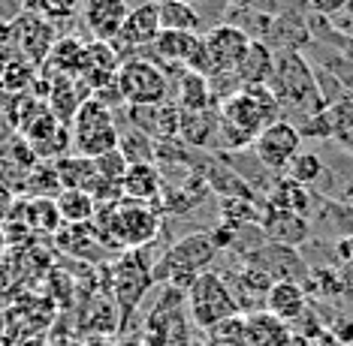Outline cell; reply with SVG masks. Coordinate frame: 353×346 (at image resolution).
Masks as SVG:
<instances>
[{
    "label": "cell",
    "instance_id": "cell-21",
    "mask_svg": "<svg viewBox=\"0 0 353 346\" xmlns=\"http://www.w3.org/2000/svg\"><path fill=\"white\" fill-rule=\"evenodd\" d=\"M272 72H275V52L263 43V39H251L242 63L236 69L239 85H269Z\"/></svg>",
    "mask_w": 353,
    "mask_h": 346
},
{
    "label": "cell",
    "instance_id": "cell-18",
    "mask_svg": "<svg viewBox=\"0 0 353 346\" xmlns=\"http://www.w3.org/2000/svg\"><path fill=\"white\" fill-rule=\"evenodd\" d=\"M121 187H124V199L154 205V202H160V196H163L166 184H163V175H160L157 163H130Z\"/></svg>",
    "mask_w": 353,
    "mask_h": 346
},
{
    "label": "cell",
    "instance_id": "cell-8",
    "mask_svg": "<svg viewBox=\"0 0 353 346\" xmlns=\"http://www.w3.org/2000/svg\"><path fill=\"white\" fill-rule=\"evenodd\" d=\"M203 43L208 63H212V76H236L239 63H242L248 45H251V36L236 24H218L203 36Z\"/></svg>",
    "mask_w": 353,
    "mask_h": 346
},
{
    "label": "cell",
    "instance_id": "cell-2",
    "mask_svg": "<svg viewBox=\"0 0 353 346\" xmlns=\"http://www.w3.org/2000/svg\"><path fill=\"white\" fill-rule=\"evenodd\" d=\"M269 87H272V94L278 96L281 111L293 115V124L317 115V111L326 106L323 96L317 91L314 69H311L308 58H305L302 52H296V48L275 58V72H272V78H269Z\"/></svg>",
    "mask_w": 353,
    "mask_h": 346
},
{
    "label": "cell",
    "instance_id": "cell-37",
    "mask_svg": "<svg viewBox=\"0 0 353 346\" xmlns=\"http://www.w3.org/2000/svg\"><path fill=\"white\" fill-rule=\"evenodd\" d=\"M15 199H19V193L12 187H6V184H0V223L10 220L12 208H15Z\"/></svg>",
    "mask_w": 353,
    "mask_h": 346
},
{
    "label": "cell",
    "instance_id": "cell-45",
    "mask_svg": "<svg viewBox=\"0 0 353 346\" xmlns=\"http://www.w3.org/2000/svg\"><path fill=\"white\" fill-rule=\"evenodd\" d=\"M0 43H3V24H0Z\"/></svg>",
    "mask_w": 353,
    "mask_h": 346
},
{
    "label": "cell",
    "instance_id": "cell-4",
    "mask_svg": "<svg viewBox=\"0 0 353 346\" xmlns=\"http://www.w3.org/2000/svg\"><path fill=\"white\" fill-rule=\"evenodd\" d=\"M115 87L124 106H163L170 96V78L163 67H157L142 54H130L121 61L115 72Z\"/></svg>",
    "mask_w": 353,
    "mask_h": 346
},
{
    "label": "cell",
    "instance_id": "cell-35",
    "mask_svg": "<svg viewBox=\"0 0 353 346\" xmlns=\"http://www.w3.org/2000/svg\"><path fill=\"white\" fill-rule=\"evenodd\" d=\"M94 169H97L100 178L121 184V181H124V175H127V169H130V163H127V157L115 148V151H109V154H103V157L94 160Z\"/></svg>",
    "mask_w": 353,
    "mask_h": 346
},
{
    "label": "cell",
    "instance_id": "cell-6",
    "mask_svg": "<svg viewBox=\"0 0 353 346\" xmlns=\"http://www.w3.org/2000/svg\"><path fill=\"white\" fill-rule=\"evenodd\" d=\"M3 39H10V43L19 48L21 58L43 67L58 34H54V24L46 19V15L21 12V15H15L10 24H3Z\"/></svg>",
    "mask_w": 353,
    "mask_h": 346
},
{
    "label": "cell",
    "instance_id": "cell-33",
    "mask_svg": "<svg viewBox=\"0 0 353 346\" xmlns=\"http://www.w3.org/2000/svg\"><path fill=\"white\" fill-rule=\"evenodd\" d=\"M118 151L127 157V163H154L157 160V144L145 133H127L118 136Z\"/></svg>",
    "mask_w": 353,
    "mask_h": 346
},
{
    "label": "cell",
    "instance_id": "cell-15",
    "mask_svg": "<svg viewBox=\"0 0 353 346\" xmlns=\"http://www.w3.org/2000/svg\"><path fill=\"white\" fill-rule=\"evenodd\" d=\"M260 232L266 235L272 244H281V247H299L305 244L308 238V220L296 211H284V208H272L266 205V211L260 217Z\"/></svg>",
    "mask_w": 353,
    "mask_h": 346
},
{
    "label": "cell",
    "instance_id": "cell-29",
    "mask_svg": "<svg viewBox=\"0 0 353 346\" xmlns=\"http://www.w3.org/2000/svg\"><path fill=\"white\" fill-rule=\"evenodd\" d=\"M311 193L305 184H296L293 178H281L278 184L269 187V205L272 208H284V211H296V214H308L311 208Z\"/></svg>",
    "mask_w": 353,
    "mask_h": 346
},
{
    "label": "cell",
    "instance_id": "cell-39",
    "mask_svg": "<svg viewBox=\"0 0 353 346\" xmlns=\"http://www.w3.org/2000/svg\"><path fill=\"white\" fill-rule=\"evenodd\" d=\"M335 256H339L341 262H353V232H347V235H341L335 241Z\"/></svg>",
    "mask_w": 353,
    "mask_h": 346
},
{
    "label": "cell",
    "instance_id": "cell-41",
    "mask_svg": "<svg viewBox=\"0 0 353 346\" xmlns=\"http://www.w3.org/2000/svg\"><path fill=\"white\" fill-rule=\"evenodd\" d=\"M335 144H339L344 154H350V157H353V127H350V130H344L339 139H335Z\"/></svg>",
    "mask_w": 353,
    "mask_h": 346
},
{
    "label": "cell",
    "instance_id": "cell-17",
    "mask_svg": "<svg viewBox=\"0 0 353 346\" xmlns=\"http://www.w3.org/2000/svg\"><path fill=\"white\" fill-rule=\"evenodd\" d=\"M266 310L272 316L284 319V323H299L308 310V295H305V286L296 283V280H275L266 295Z\"/></svg>",
    "mask_w": 353,
    "mask_h": 346
},
{
    "label": "cell",
    "instance_id": "cell-24",
    "mask_svg": "<svg viewBox=\"0 0 353 346\" xmlns=\"http://www.w3.org/2000/svg\"><path fill=\"white\" fill-rule=\"evenodd\" d=\"M112 127H115L112 109H109V106H103L97 96H88L82 106H79L76 118H73V124H70V133H73V139H85V136L112 130Z\"/></svg>",
    "mask_w": 353,
    "mask_h": 346
},
{
    "label": "cell",
    "instance_id": "cell-34",
    "mask_svg": "<svg viewBox=\"0 0 353 346\" xmlns=\"http://www.w3.org/2000/svg\"><path fill=\"white\" fill-rule=\"evenodd\" d=\"M323 160L317 154H311V151H299L296 160L290 166H287V178H293L296 184H305V187H311V184H317L323 178Z\"/></svg>",
    "mask_w": 353,
    "mask_h": 346
},
{
    "label": "cell",
    "instance_id": "cell-12",
    "mask_svg": "<svg viewBox=\"0 0 353 346\" xmlns=\"http://www.w3.org/2000/svg\"><path fill=\"white\" fill-rule=\"evenodd\" d=\"M227 283H230L232 299H236V304H239V313H254V310L266 307V295H269V289H272L275 280H272V274H266L263 268L245 262Z\"/></svg>",
    "mask_w": 353,
    "mask_h": 346
},
{
    "label": "cell",
    "instance_id": "cell-7",
    "mask_svg": "<svg viewBox=\"0 0 353 346\" xmlns=\"http://www.w3.org/2000/svg\"><path fill=\"white\" fill-rule=\"evenodd\" d=\"M251 148L263 169H269V172H287V166L302 151V133L293 120L281 118L275 124H269L266 130H260Z\"/></svg>",
    "mask_w": 353,
    "mask_h": 346
},
{
    "label": "cell",
    "instance_id": "cell-3",
    "mask_svg": "<svg viewBox=\"0 0 353 346\" xmlns=\"http://www.w3.org/2000/svg\"><path fill=\"white\" fill-rule=\"evenodd\" d=\"M218 256L221 250L212 241V232H194V235L175 241L170 250L163 253V259L151 268V274H154L157 283H166L172 289L188 292V286L203 271H208V265L218 259Z\"/></svg>",
    "mask_w": 353,
    "mask_h": 346
},
{
    "label": "cell",
    "instance_id": "cell-32",
    "mask_svg": "<svg viewBox=\"0 0 353 346\" xmlns=\"http://www.w3.org/2000/svg\"><path fill=\"white\" fill-rule=\"evenodd\" d=\"M160 10V30H184L196 34L199 30V12L194 3H157Z\"/></svg>",
    "mask_w": 353,
    "mask_h": 346
},
{
    "label": "cell",
    "instance_id": "cell-13",
    "mask_svg": "<svg viewBox=\"0 0 353 346\" xmlns=\"http://www.w3.org/2000/svg\"><path fill=\"white\" fill-rule=\"evenodd\" d=\"M127 15H130V0H88L85 3V24L100 43H115Z\"/></svg>",
    "mask_w": 353,
    "mask_h": 346
},
{
    "label": "cell",
    "instance_id": "cell-38",
    "mask_svg": "<svg viewBox=\"0 0 353 346\" xmlns=\"http://www.w3.org/2000/svg\"><path fill=\"white\" fill-rule=\"evenodd\" d=\"M46 15H73L79 0H43Z\"/></svg>",
    "mask_w": 353,
    "mask_h": 346
},
{
    "label": "cell",
    "instance_id": "cell-10",
    "mask_svg": "<svg viewBox=\"0 0 353 346\" xmlns=\"http://www.w3.org/2000/svg\"><path fill=\"white\" fill-rule=\"evenodd\" d=\"M151 283H154V274H151L148 262L142 259V250H127L121 262L115 265V299L121 304L124 316L130 313L133 304H139Z\"/></svg>",
    "mask_w": 353,
    "mask_h": 346
},
{
    "label": "cell",
    "instance_id": "cell-25",
    "mask_svg": "<svg viewBox=\"0 0 353 346\" xmlns=\"http://www.w3.org/2000/svg\"><path fill=\"white\" fill-rule=\"evenodd\" d=\"M54 205L61 211V220L67 226H82V223H91L94 214H97V202L91 199L88 190H61L54 196Z\"/></svg>",
    "mask_w": 353,
    "mask_h": 346
},
{
    "label": "cell",
    "instance_id": "cell-36",
    "mask_svg": "<svg viewBox=\"0 0 353 346\" xmlns=\"http://www.w3.org/2000/svg\"><path fill=\"white\" fill-rule=\"evenodd\" d=\"M311 12L314 15H323V19H332V15H339L341 10H347L350 0H308Z\"/></svg>",
    "mask_w": 353,
    "mask_h": 346
},
{
    "label": "cell",
    "instance_id": "cell-9",
    "mask_svg": "<svg viewBox=\"0 0 353 346\" xmlns=\"http://www.w3.org/2000/svg\"><path fill=\"white\" fill-rule=\"evenodd\" d=\"M160 34V10H157V0H145V3H136L130 6V15H127L121 34L112 45L115 52L124 58H130L133 48H145L157 39Z\"/></svg>",
    "mask_w": 353,
    "mask_h": 346
},
{
    "label": "cell",
    "instance_id": "cell-22",
    "mask_svg": "<svg viewBox=\"0 0 353 346\" xmlns=\"http://www.w3.org/2000/svg\"><path fill=\"white\" fill-rule=\"evenodd\" d=\"M221 115H214L212 109L203 111H179V139L190 148H205L212 139H218Z\"/></svg>",
    "mask_w": 353,
    "mask_h": 346
},
{
    "label": "cell",
    "instance_id": "cell-20",
    "mask_svg": "<svg viewBox=\"0 0 353 346\" xmlns=\"http://www.w3.org/2000/svg\"><path fill=\"white\" fill-rule=\"evenodd\" d=\"M245 328H248V343L251 346H287L293 337V325L272 316L266 307L245 313Z\"/></svg>",
    "mask_w": 353,
    "mask_h": 346
},
{
    "label": "cell",
    "instance_id": "cell-31",
    "mask_svg": "<svg viewBox=\"0 0 353 346\" xmlns=\"http://www.w3.org/2000/svg\"><path fill=\"white\" fill-rule=\"evenodd\" d=\"M61 178L54 172V163H37L28 172L25 181V196L28 199H54L61 193Z\"/></svg>",
    "mask_w": 353,
    "mask_h": 346
},
{
    "label": "cell",
    "instance_id": "cell-16",
    "mask_svg": "<svg viewBox=\"0 0 353 346\" xmlns=\"http://www.w3.org/2000/svg\"><path fill=\"white\" fill-rule=\"evenodd\" d=\"M127 118L151 139H179V106H127Z\"/></svg>",
    "mask_w": 353,
    "mask_h": 346
},
{
    "label": "cell",
    "instance_id": "cell-19",
    "mask_svg": "<svg viewBox=\"0 0 353 346\" xmlns=\"http://www.w3.org/2000/svg\"><path fill=\"white\" fill-rule=\"evenodd\" d=\"M85 45L79 36H58L43 63V76H70L79 78L85 67Z\"/></svg>",
    "mask_w": 353,
    "mask_h": 346
},
{
    "label": "cell",
    "instance_id": "cell-43",
    "mask_svg": "<svg viewBox=\"0 0 353 346\" xmlns=\"http://www.w3.org/2000/svg\"><path fill=\"white\" fill-rule=\"evenodd\" d=\"M6 250H10V247H6V229H3V223H0V259H3Z\"/></svg>",
    "mask_w": 353,
    "mask_h": 346
},
{
    "label": "cell",
    "instance_id": "cell-30",
    "mask_svg": "<svg viewBox=\"0 0 353 346\" xmlns=\"http://www.w3.org/2000/svg\"><path fill=\"white\" fill-rule=\"evenodd\" d=\"M39 78V67L37 63H30L28 58H21V54H15L10 61V67H6L3 78H0V91H6L10 96L15 94H28L34 82Z\"/></svg>",
    "mask_w": 353,
    "mask_h": 346
},
{
    "label": "cell",
    "instance_id": "cell-1",
    "mask_svg": "<svg viewBox=\"0 0 353 346\" xmlns=\"http://www.w3.org/2000/svg\"><path fill=\"white\" fill-rule=\"evenodd\" d=\"M91 226L100 235L103 244L121 247V250H142V247L157 238L160 214L148 202L121 199L118 205H100Z\"/></svg>",
    "mask_w": 353,
    "mask_h": 346
},
{
    "label": "cell",
    "instance_id": "cell-5",
    "mask_svg": "<svg viewBox=\"0 0 353 346\" xmlns=\"http://www.w3.org/2000/svg\"><path fill=\"white\" fill-rule=\"evenodd\" d=\"M188 313L199 328H214L223 319L236 316L239 304L230 292V283L218 271H203L194 283L188 286Z\"/></svg>",
    "mask_w": 353,
    "mask_h": 346
},
{
    "label": "cell",
    "instance_id": "cell-11",
    "mask_svg": "<svg viewBox=\"0 0 353 346\" xmlns=\"http://www.w3.org/2000/svg\"><path fill=\"white\" fill-rule=\"evenodd\" d=\"M299 133L302 136H311V139H339L344 130H350L353 127V94L341 96V100L329 102L317 111V115L299 120Z\"/></svg>",
    "mask_w": 353,
    "mask_h": 346
},
{
    "label": "cell",
    "instance_id": "cell-46",
    "mask_svg": "<svg viewBox=\"0 0 353 346\" xmlns=\"http://www.w3.org/2000/svg\"><path fill=\"white\" fill-rule=\"evenodd\" d=\"M350 34H353V24H350Z\"/></svg>",
    "mask_w": 353,
    "mask_h": 346
},
{
    "label": "cell",
    "instance_id": "cell-27",
    "mask_svg": "<svg viewBox=\"0 0 353 346\" xmlns=\"http://www.w3.org/2000/svg\"><path fill=\"white\" fill-rule=\"evenodd\" d=\"M54 172H58L63 190H88L91 181L97 178L94 160H88L82 154H67V157L54 160Z\"/></svg>",
    "mask_w": 353,
    "mask_h": 346
},
{
    "label": "cell",
    "instance_id": "cell-28",
    "mask_svg": "<svg viewBox=\"0 0 353 346\" xmlns=\"http://www.w3.org/2000/svg\"><path fill=\"white\" fill-rule=\"evenodd\" d=\"M25 220L39 235H58L63 229V220H61V211H58V205H54V199H28L25 196Z\"/></svg>",
    "mask_w": 353,
    "mask_h": 346
},
{
    "label": "cell",
    "instance_id": "cell-14",
    "mask_svg": "<svg viewBox=\"0 0 353 346\" xmlns=\"http://www.w3.org/2000/svg\"><path fill=\"white\" fill-rule=\"evenodd\" d=\"M91 87H88L85 78H70V76H49V96H46V106L61 124H73L79 106L88 100Z\"/></svg>",
    "mask_w": 353,
    "mask_h": 346
},
{
    "label": "cell",
    "instance_id": "cell-26",
    "mask_svg": "<svg viewBox=\"0 0 353 346\" xmlns=\"http://www.w3.org/2000/svg\"><path fill=\"white\" fill-rule=\"evenodd\" d=\"M305 58H308L311 63H317V67H323L326 72H332V76L344 85V91L353 94V58L335 52V48H329V45H320V43H314V39H311V48H308Z\"/></svg>",
    "mask_w": 353,
    "mask_h": 346
},
{
    "label": "cell",
    "instance_id": "cell-23",
    "mask_svg": "<svg viewBox=\"0 0 353 346\" xmlns=\"http://www.w3.org/2000/svg\"><path fill=\"white\" fill-rule=\"evenodd\" d=\"M212 109V78L194 69L179 72V111Z\"/></svg>",
    "mask_w": 353,
    "mask_h": 346
},
{
    "label": "cell",
    "instance_id": "cell-42",
    "mask_svg": "<svg viewBox=\"0 0 353 346\" xmlns=\"http://www.w3.org/2000/svg\"><path fill=\"white\" fill-rule=\"evenodd\" d=\"M287 346H314V343H311L308 337H302V334L293 332V337H290V343H287Z\"/></svg>",
    "mask_w": 353,
    "mask_h": 346
},
{
    "label": "cell",
    "instance_id": "cell-40",
    "mask_svg": "<svg viewBox=\"0 0 353 346\" xmlns=\"http://www.w3.org/2000/svg\"><path fill=\"white\" fill-rule=\"evenodd\" d=\"M15 54H19V48H15L10 39H3V43H0V78H3V72H6V67H10V61L15 58Z\"/></svg>",
    "mask_w": 353,
    "mask_h": 346
},
{
    "label": "cell",
    "instance_id": "cell-44",
    "mask_svg": "<svg viewBox=\"0 0 353 346\" xmlns=\"http://www.w3.org/2000/svg\"><path fill=\"white\" fill-rule=\"evenodd\" d=\"M157 3H196V0H157Z\"/></svg>",
    "mask_w": 353,
    "mask_h": 346
}]
</instances>
